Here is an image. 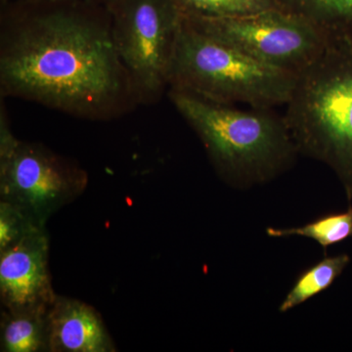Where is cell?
I'll return each instance as SVG.
<instances>
[{
	"label": "cell",
	"mask_w": 352,
	"mask_h": 352,
	"mask_svg": "<svg viewBox=\"0 0 352 352\" xmlns=\"http://www.w3.org/2000/svg\"><path fill=\"white\" fill-rule=\"evenodd\" d=\"M2 11L1 97L89 119L113 117L139 103L116 50L107 8L16 1Z\"/></svg>",
	"instance_id": "1"
},
{
	"label": "cell",
	"mask_w": 352,
	"mask_h": 352,
	"mask_svg": "<svg viewBox=\"0 0 352 352\" xmlns=\"http://www.w3.org/2000/svg\"><path fill=\"white\" fill-rule=\"evenodd\" d=\"M170 98L203 141L215 170L234 187L270 182L300 154L284 115L272 108L240 110L176 88Z\"/></svg>",
	"instance_id": "2"
},
{
	"label": "cell",
	"mask_w": 352,
	"mask_h": 352,
	"mask_svg": "<svg viewBox=\"0 0 352 352\" xmlns=\"http://www.w3.org/2000/svg\"><path fill=\"white\" fill-rule=\"evenodd\" d=\"M300 154L327 164L352 200V32H328L284 115Z\"/></svg>",
	"instance_id": "3"
},
{
	"label": "cell",
	"mask_w": 352,
	"mask_h": 352,
	"mask_svg": "<svg viewBox=\"0 0 352 352\" xmlns=\"http://www.w3.org/2000/svg\"><path fill=\"white\" fill-rule=\"evenodd\" d=\"M298 75L254 59L197 31L184 20L171 59L168 85L217 103L252 108L287 105Z\"/></svg>",
	"instance_id": "4"
},
{
	"label": "cell",
	"mask_w": 352,
	"mask_h": 352,
	"mask_svg": "<svg viewBox=\"0 0 352 352\" xmlns=\"http://www.w3.org/2000/svg\"><path fill=\"white\" fill-rule=\"evenodd\" d=\"M87 173L36 143L15 138L0 105V200L19 208L36 223L46 222L87 188Z\"/></svg>",
	"instance_id": "5"
},
{
	"label": "cell",
	"mask_w": 352,
	"mask_h": 352,
	"mask_svg": "<svg viewBox=\"0 0 352 352\" xmlns=\"http://www.w3.org/2000/svg\"><path fill=\"white\" fill-rule=\"evenodd\" d=\"M118 54L139 103H153L168 85L183 12L176 0H117L108 7Z\"/></svg>",
	"instance_id": "6"
},
{
	"label": "cell",
	"mask_w": 352,
	"mask_h": 352,
	"mask_svg": "<svg viewBox=\"0 0 352 352\" xmlns=\"http://www.w3.org/2000/svg\"><path fill=\"white\" fill-rule=\"evenodd\" d=\"M183 16L201 34L296 75L316 59L328 38V32L311 21L284 9L240 17Z\"/></svg>",
	"instance_id": "7"
},
{
	"label": "cell",
	"mask_w": 352,
	"mask_h": 352,
	"mask_svg": "<svg viewBox=\"0 0 352 352\" xmlns=\"http://www.w3.org/2000/svg\"><path fill=\"white\" fill-rule=\"evenodd\" d=\"M46 228L0 251V298L6 311L47 314L56 300L50 267Z\"/></svg>",
	"instance_id": "8"
},
{
	"label": "cell",
	"mask_w": 352,
	"mask_h": 352,
	"mask_svg": "<svg viewBox=\"0 0 352 352\" xmlns=\"http://www.w3.org/2000/svg\"><path fill=\"white\" fill-rule=\"evenodd\" d=\"M46 320L48 351H116L100 314L85 302L57 296Z\"/></svg>",
	"instance_id": "9"
},
{
	"label": "cell",
	"mask_w": 352,
	"mask_h": 352,
	"mask_svg": "<svg viewBox=\"0 0 352 352\" xmlns=\"http://www.w3.org/2000/svg\"><path fill=\"white\" fill-rule=\"evenodd\" d=\"M47 314L2 310L1 351H48Z\"/></svg>",
	"instance_id": "10"
},
{
	"label": "cell",
	"mask_w": 352,
	"mask_h": 352,
	"mask_svg": "<svg viewBox=\"0 0 352 352\" xmlns=\"http://www.w3.org/2000/svg\"><path fill=\"white\" fill-rule=\"evenodd\" d=\"M349 254L325 256L319 263L302 271L279 307L281 314H286L310 298L330 288L337 278L349 265Z\"/></svg>",
	"instance_id": "11"
},
{
	"label": "cell",
	"mask_w": 352,
	"mask_h": 352,
	"mask_svg": "<svg viewBox=\"0 0 352 352\" xmlns=\"http://www.w3.org/2000/svg\"><path fill=\"white\" fill-rule=\"evenodd\" d=\"M266 234L272 238L298 236L315 241L327 252L329 247L352 237V208L346 212L323 215L305 226L293 228L268 227Z\"/></svg>",
	"instance_id": "12"
},
{
	"label": "cell",
	"mask_w": 352,
	"mask_h": 352,
	"mask_svg": "<svg viewBox=\"0 0 352 352\" xmlns=\"http://www.w3.org/2000/svg\"><path fill=\"white\" fill-rule=\"evenodd\" d=\"M327 32H352V0H277Z\"/></svg>",
	"instance_id": "13"
},
{
	"label": "cell",
	"mask_w": 352,
	"mask_h": 352,
	"mask_svg": "<svg viewBox=\"0 0 352 352\" xmlns=\"http://www.w3.org/2000/svg\"><path fill=\"white\" fill-rule=\"evenodd\" d=\"M176 2L184 15L210 18L240 17L272 9H283L277 0H176Z\"/></svg>",
	"instance_id": "14"
},
{
	"label": "cell",
	"mask_w": 352,
	"mask_h": 352,
	"mask_svg": "<svg viewBox=\"0 0 352 352\" xmlns=\"http://www.w3.org/2000/svg\"><path fill=\"white\" fill-rule=\"evenodd\" d=\"M43 228L19 208L0 201V251Z\"/></svg>",
	"instance_id": "15"
},
{
	"label": "cell",
	"mask_w": 352,
	"mask_h": 352,
	"mask_svg": "<svg viewBox=\"0 0 352 352\" xmlns=\"http://www.w3.org/2000/svg\"><path fill=\"white\" fill-rule=\"evenodd\" d=\"M16 1L22 2V3L28 4H44V3H56V2H69V1H80L85 3L95 4V6H100L108 8L115 3L117 0H16Z\"/></svg>",
	"instance_id": "16"
},
{
	"label": "cell",
	"mask_w": 352,
	"mask_h": 352,
	"mask_svg": "<svg viewBox=\"0 0 352 352\" xmlns=\"http://www.w3.org/2000/svg\"><path fill=\"white\" fill-rule=\"evenodd\" d=\"M0 3H1V9H3L10 3V0H0Z\"/></svg>",
	"instance_id": "17"
}]
</instances>
